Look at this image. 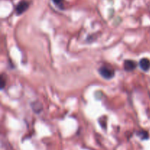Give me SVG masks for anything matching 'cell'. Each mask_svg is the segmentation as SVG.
Instances as JSON below:
<instances>
[{
	"instance_id": "1",
	"label": "cell",
	"mask_w": 150,
	"mask_h": 150,
	"mask_svg": "<svg viewBox=\"0 0 150 150\" xmlns=\"http://www.w3.org/2000/svg\"><path fill=\"white\" fill-rule=\"evenodd\" d=\"M99 73L103 78L108 80L111 79L114 76V70L105 66L101 67L99 69Z\"/></svg>"
},
{
	"instance_id": "2",
	"label": "cell",
	"mask_w": 150,
	"mask_h": 150,
	"mask_svg": "<svg viewBox=\"0 0 150 150\" xmlns=\"http://www.w3.org/2000/svg\"><path fill=\"white\" fill-rule=\"evenodd\" d=\"M29 8V3L26 1H21L16 6V11L18 15H21Z\"/></svg>"
},
{
	"instance_id": "3",
	"label": "cell",
	"mask_w": 150,
	"mask_h": 150,
	"mask_svg": "<svg viewBox=\"0 0 150 150\" xmlns=\"http://www.w3.org/2000/svg\"><path fill=\"white\" fill-rule=\"evenodd\" d=\"M136 67V62L133 60H126L124 62V69L126 71H133Z\"/></svg>"
},
{
	"instance_id": "4",
	"label": "cell",
	"mask_w": 150,
	"mask_h": 150,
	"mask_svg": "<svg viewBox=\"0 0 150 150\" xmlns=\"http://www.w3.org/2000/svg\"><path fill=\"white\" fill-rule=\"evenodd\" d=\"M139 66L144 71H148L150 69V61L146 58H143L139 62Z\"/></svg>"
},
{
	"instance_id": "5",
	"label": "cell",
	"mask_w": 150,
	"mask_h": 150,
	"mask_svg": "<svg viewBox=\"0 0 150 150\" xmlns=\"http://www.w3.org/2000/svg\"><path fill=\"white\" fill-rule=\"evenodd\" d=\"M32 109L34 110V111L36 113H39L42 111V105H41V103H33L32 105Z\"/></svg>"
},
{
	"instance_id": "6",
	"label": "cell",
	"mask_w": 150,
	"mask_h": 150,
	"mask_svg": "<svg viewBox=\"0 0 150 150\" xmlns=\"http://www.w3.org/2000/svg\"><path fill=\"white\" fill-rule=\"evenodd\" d=\"M138 136L141 138L143 140H145V139H147L149 138V134L146 131H144V130H142V131L139 132L138 133Z\"/></svg>"
},
{
	"instance_id": "7",
	"label": "cell",
	"mask_w": 150,
	"mask_h": 150,
	"mask_svg": "<svg viewBox=\"0 0 150 150\" xmlns=\"http://www.w3.org/2000/svg\"><path fill=\"white\" fill-rule=\"evenodd\" d=\"M53 2L55 4L57 7H58L59 9H64V1L63 0H52Z\"/></svg>"
}]
</instances>
